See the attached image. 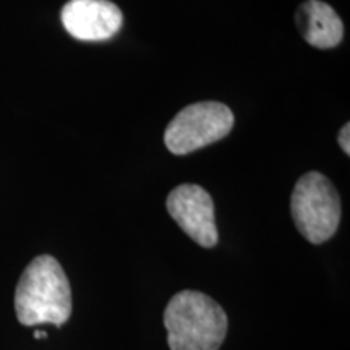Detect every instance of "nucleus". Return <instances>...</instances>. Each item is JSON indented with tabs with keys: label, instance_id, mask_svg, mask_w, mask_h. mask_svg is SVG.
Listing matches in <instances>:
<instances>
[{
	"label": "nucleus",
	"instance_id": "1",
	"mask_svg": "<svg viewBox=\"0 0 350 350\" xmlns=\"http://www.w3.org/2000/svg\"><path fill=\"white\" fill-rule=\"evenodd\" d=\"M16 318L23 326H64L72 317V288L60 262L41 255L29 262L15 291Z\"/></svg>",
	"mask_w": 350,
	"mask_h": 350
},
{
	"label": "nucleus",
	"instance_id": "2",
	"mask_svg": "<svg viewBox=\"0 0 350 350\" xmlns=\"http://www.w3.org/2000/svg\"><path fill=\"white\" fill-rule=\"evenodd\" d=\"M170 350H219L227 336V314L216 300L196 291L175 294L165 306Z\"/></svg>",
	"mask_w": 350,
	"mask_h": 350
},
{
	"label": "nucleus",
	"instance_id": "3",
	"mask_svg": "<svg viewBox=\"0 0 350 350\" xmlns=\"http://www.w3.org/2000/svg\"><path fill=\"white\" fill-rule=\"evenodd\" d=\"M291 213L297 229L310 243H325L338 232L340 222L338 190L321 172L301 175L292 191Z\"/></svg>",
	"mask_w": 350,
	"mask_h": 350
},
{
	"label": "nucleus",
	"instance_id": "4",
	"mask_svg": "<svg viewBox=\"0 0 350 350\" xmlns=\"http://www.w3.org/2000/svg\"><path fill=\"white\" fill-rule=\"evenodd\" d=\"M234 113L226 104L203 100L182 109L164 131V143L175 156L190 154L221 142L234 129Z\"/></svg>",
	"mask_w": 350,
	"mask_h": 350
},
{
	"label": "nucleus",
	"instance_id": "5",
	"mask_svg": "<svg viewBox=\"0 0 350 350\" xmlns=\"http://www.w3.org/2000/svg\"><path fill=\"white\" fill-rule=\"evenodd\" d=\"M167 211L180 229L204 248L217 243L214 201L203 187L185 183L175 187L167 196Z\"/></svg>",
	"mask_w": 350,
	"mask_h": 350
},
{
	"label": "nucleus",
	"instance_id": "6",
	"mask_svg": "<svg viewBox=\"0 0 350 350\" xmlns=\"http://www.w3.org/2000/svg\"><path fill=\"white\" fill-rule=\"evenodd\" d=\"M60 18L70 36L80 41H107L124 25L120 8L111 0H70Z\"/></svg>",
	"mask_w": 350,
	"mask_h": 350
},
{
	"label": "nucleus",
	"instance_id": "7",
	"mask_svg": "<svg viewBox=\"0 0 350 350\" xmlns=\"http://www.w3.org/2000/svg\"><path fill=\"white\" fill-rule=\"evenodd\" d=\"M297 28L310 46L332 49L344 38V23L334 8L321 0H306L295 13Z\"/></svg>",
	"mask_w": 350,
	"mask_h": 350
},
{
	"label": "nucleus",
	"instance_id": "8",
	"mask_svg": "<svg viewBox=\"0 0 350 350\" xmlns=\"http://www.w3.org/2000/svg\"><path fill=\"white\" fill-rule=\"evenodd\" d=\"M349 138H350V124H345L339 131L338 142H339L340 150H342L347 156L350 154V139Z\"/></svg>",
	"mask_w": 350,
	"mask_h": 350
},
{
	"label": "nucleus",
	"instance_id": "9",
	"mask_svg": "<svg viewBox=\"0 0 350 350\" xmlns=\"http://www.w3.org/2000/svg\"><path fill=\"white\" fill-rule=\"evenodd\" d=\"M34 338H36V339H44V338H47V334L44 331H36V332H34Z\"/></svg>",
	"mask_w": 350,
	"mask_h": 350
}]
</instances>
